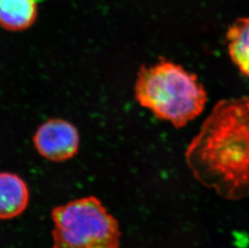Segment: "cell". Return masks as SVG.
I'll return each mask as SVG.
<instances>
[{"mask_svg":"<svg viewBox=\"0 0 249 248\" xmlns=\"http://www.w3.org/2000/svg\"><path fill=\"white\" fill-rule=\"evenodd\" d=\"M186 159L194 177L223 198L249 195V95L214 106Z\"/></svg>","mask_w":249,"mask_h":248,"instance_id":"cell-1","label":"cell"},{"mask_svg":"<svg viewBox=\"0 0 249 248\" xmlns=\"http://www.w3.org/2000/svg\"><path fill=\"white\" fill-rule=\"evenodd\" d=\"M135 98L156 117L181 128L199 116L207 92L195 73L165 58L142 66L135 82Z\"/></svg>","mask_w":249,"mask_h":248,"instance_id":"cell-2","label":"cell"},{"mask_svg":"<svg viewBox=\"0 0 249 248\" xmlns=\"http://www.w3.org/2000/svg\"><path fill=\"white\" fill-rule=\"evenodd\" d=\"M53 248H118L120 225L97 197H85L52 211Z\"/></svg>","mask_w":249,"mask_h":248,"instance_id":"cell-3","label":"cell"},{"mask_svg":"<svg viewBox=\"0 0 249 248\" xmlns=\"http://www.w3.org/2000/svg\"><path fill=\"white\" fill-rule=\"evenodd\" d=\"M33 146L45 159L62 162L75 157L80 148V134L72 123L50 119L38 126L33 135Z\"/></svg>","mask_w":249,"mask_h":248,"instance_id":"cell-4","label":"cell"},{"mask_svg":"<svg viewBox=\"0 0 249 248\" xmlns=\"http://www.w3.org/2000/svg\"><path fill=\"white\" fill-rule=\"evenodd\" d=\"M29 202L26 182L17 174L0 173V219H11L20 215Z\"/></svg>","mask_w":249,"mask_h":248,"instance_id":"cell-5","label":"cell"},{"mask_svg":"<svg viewBox=\"0 0 249 248\" xmlns=\"http://www.w3.org/2000/svg\"><path fill=\"white\" fill-rule=\"evenodd\" d=\"M45 0H0V27L9 32L27 30L37 19L39 4Z\"/></svg>","mask_w":249,"mask_h":248,"instance_id":"cell-6","label":"cell"},{"mask_svg":"<svg viewBox=\"0 0 249 248\" xmlns=\"http://www.w3.org/2000/svg\"><path fill=\"white\" fill-rule=\"evenodd\" d=\"M228 53L240 73L249 77V18L236 19L227 33Z\"/></svg>","mask_w":249,"mask_h":248,"instance_id":"cell-7","label":"cell"}]
</instances>
